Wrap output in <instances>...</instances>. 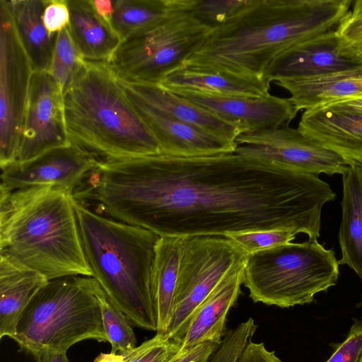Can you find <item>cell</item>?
Listing matches in <instances>:
<instances>
[{
	"mask_svg": "<svg viewBox=\"0 0 362 362\" xmlns=\"http://www.w3.org/2000/svg\"><path fill=\"white\" fill-rule=\"evenodd\" d=\"M85 183L84 199L158 236L286 229L317 240L322 207L336 197L318 175L235 152L100 160Z\"/></svg>",
	"mask_w": 362,
	"mask_h": 362,
	"instance_id": "obj_1",
	"label": "cell"
},
{
	"mask_svg": "<svg viewBox=\"0 0 362 362\" xmlns=\"http://www.w3.org/2000/svg\"><path fill=\"white\" fill-rule=\"evenodd\" d=\"M353 0H250L209 33L184 63L267 78L272 62L305 42L335 31Z\"/></svg>",
	"mask_w": 362,
	"mask_h": 362,
	"instance_id": "obj_2",
	"label": "cell"
},
{
	"mask_svg": "<svg viewBox=\"0 0 362 362\" xmlns=\"http://www.w3.org/2000/svg\"><path fill=\"white\" fill-rule=\"evenodd\" d=\"M0 251L49 281L91 276L70 189L0 187Z\"/></svg>",
	"mask_w": 362,
	"mask_h": 362,
	"instance_id": "obj_3",
	"label": "cell"
},
{
	"mask_svg": "<svg viewBox=\"0 0 362 362\" xmlns=\"http://www.w3.org/2000/svg\"><path fill=\"white\" fill-rule=\"evenodd\" d=\"M63 101L70 143L98 161L161 153L107 64L83 60Z\"/></svg>",
	"mask_w": 362,
	"mask_h": 362,
	"instance_id": "obj_4",
	"label": "cell"
},
{
	"mask_svg": "<svg viewBox=\"0 0 362 362\" xmlns=\"http://www.w3.org/2000/svg\"><path fill=\"white\" fill-rule=\"evenodd\" d=\"M79 234L93 277L132 325L157 331L151 285L158 235L105 217L74 199Z\"/></svg>",
	"mask_w": 362,
	"mask_h": 362,
	"instance_id": "obj_5",
	"label": "cell"
},
{
	"mask_svg": "<svg viewBox=\"0 0 362 362\" xmlns=\"http://www.w3.org/2000/svg\"><path fill=\"white\" fill-rule=\"evenodd\" d=\"M83 276L49 280L36 293L11 337L21 350L66 352L83 340L107 341L100 304Z\"/></svg>",
	"mask_w": 362,
	"mask_h": 362,
	"instance_id": "obj_6",
	"label": "cell"
},
{
	"mask_svg": "<svg viewBox=\"0 0 362 362\" xmlns=\"http://www.w3.org/2000/svg\"><path fill=\"white\" fill-rule=\"evenodd\" d=\"M339 275L334 252L309 240L248 255L243 284L255 303L290 308L311 303L334 286Z\"/></svg>",
	"mask_w": 362,
	"mask_h": 362,
	"instance_id": "obj_7",
	"label": "cell"
},
{
	"mask_svg": "<svg viewBox=\"0 0 362 362\" xmlns=\"http://www.w3.org/2000/svg\"><path fill=\"white\" fill-rule=\"evenodd\" d=\"M211 30L180 13L148 33L122 41L107 65L121 81L158 84L202 45Z\"/></svg>",
	"mask_w": 362,
	"mask_h": 362,
	"instance_id": "obj_8",
	"label": "cell"
},
{
	"mask_svg": "<svg viewBox=\"0 0 362 362\" xmlns=\"http://www.w3.org/2000/svg\"><path fill=\"white\" fill-rule=\"evenodd\" d=\"M247 255L223 236L186 237L165 334L181 344L197 308L230 272L246 262Z\"/></svg>",
	"mask_w": 362,
	"mask_h": 362,
	"instance_id": "obj_9",
	"label": "cell"
},
{
	"mask_svg": "<svg viewBox=\"0 0 362 362\" xmlns=\"http://www.w3.org/2000/svg\"><path fill=\"white\" fill-rule=\"evenodd\" d=\"M34 73L6 0H0V167L16 162Z\"/></svg>",
	"mask_w": 362,
	"mask_h": 362,
	"instance_id": "obj_10",
	"label": "cell"
},
{
	"mask_svg": "<svg viewBox=\"0 0 362 362\" xmlns=\"http://www.w3.org/2000/svg\"><path fill=\"white\" fill-rule=\"evenodd\" d=\"M235 144L239 155L306 174L344 175L356 164L289 124L243 133Z\"/></svg>",
	"mask_w": 362,
	"mask_h": 362,
	"instance_id": "obj_11",
	"label": "cell"
},
{
	"mask_svg": "<svg viewBox=\"0 0 362 362\" xmlns=\"http://www.w3.org/2000/svg\"><path fill=\"white\" fill-rule=\"evenodd\" d=\"M69 144L64 117L63 90L49 71H34L16 162H25Z\"/></svg>",
	"mask_w": 362,
	"mask_h": 362,
	"instance_id": "obj_12",
	"label": "cell"
},
{
	"mask_svg": "<svg viewBox=\"0 0 362 362\" xmlns=\"http://www.w3.org/2000/svg\"><path fill=\"white\" fill-rule=\"evenodd\" d=\"M97 163L95 158L71 144L32 160L1 168V185L10 190L48 185L74 192Z\"/></svg>",
	"mask_w": 362,
	"mask_h": 362,
	"instance_id": "obj_13",
	"label": "cell"
},
{
	"mask_svg": "<svg viewBox=\"0 0 362 362\" xmlns=\"http://www.w3.org/2000/svg\"><path fill=\"white\" fill-rule=\"evenodd\" d=\"M173 93L239 126L244 133L289 124L298 112L289 98L271 94L250 98L185 92Z\"/></svg>",
	"mask_w": 362,
	"mask_h": 362,
	"instance_id": "obj_14",
	"label": "cell"
},
{
	"mask_svg": "<svg viewBox=\"0 0 362 362\" xmlns=\"http://www.w3.org/2000/svg\"><path fill=\"white\" fill-rule=\"evenodd\" d=\"M124 90L139 115L157 139L161 153L191 157L235 152V142L181 122L156 109L132 92Z\"/></svg>",
	"mask_w": 362,
	"mask_h": 362,
	"instance_id": "obj_15",
	"label": "cell"
},
{
	"mask_svg": "<svg viewBox=\"0 0 362 362\" xmlns=\"http://www.w3.org/2000/svg\"><path fill=\"white\" fill-rule=\"evenodd\" d=\"M271 83L267 78L183 63L158 84L173 93L260 98L270 95Z\"/></svg>",
	"mask_w": 362,
	"mask_h": 362,
	"instance_id": "obj_16",
	"label": "cell"
},
{
	"mask_svg": "<svg viewBox=\"0 0 362 362\" xmlns=\"http://www.w3.org/2000/svg\"><path fill=\"white\" fill-rule=\"evenodd\" d=\"M335 31L305 42L280 54L272 62L266 78L271 82L307 78L361 65L340 54Z\"/></svg>",
	"mask_w": 362,
	"mask_h": 362,
	"instance_id": "obj_17",
	"label": "cell"
},
{
	"mask_svg": "<svg viewBox=\"0 0 362 362\" xmlns=\"http://www.w3.org/2000/svg\"><path fill=\"white\" fill-rule=\"evenodd\" d=\"M297 129L362 168V115L330 107L305 110Z\"/></svg>",
	"mask_w": 362,
	"mask_h": 362,
	"instance_id": "obj_18",
	"label": "cell"
},
{
	"mask_svg": "<svg viewBox=\"0 0 362 362\" xmlns=\"http://www.w3.org/2000/svg\"><path fill=\"white\" fill-rule=\"evenodd\" d=\"M245 264L230 272L197 308L191 317L180 351L206 342L221 344L226 335L228 313L241 292Z\"/></svg>",
	"mask_w": 362,
	"mask_h": 362,
	"instance_id": "obj_19",
	"label": "cell"
},
{
	"mask_svg": "<svg viewBox=\"0 0 362 362\" xmlns=\"http://www.w3.org/2000/svg\"><path fill=\"white\" fill-rule=\"evenodd\" d=\"M119 81L124 89L156 109L209 134L235 142L237 137L244 133L239 126L175 95L159 84Z\"/></svg>",
	"mask_w": 362,
	"mask_h": 362,
	"instance_id": "obj_20",
	"label": "cell"
},
{
	"mask_svg": "<svg viewBox=\"0 0 362 362\" xmlns=\"http://www.w3.org/2000/svg\"><path fill=\"white\" fill-rule=\"evenodd\" d=\"M291 95L296 110H309L362 95V64L320 76L274 82Z\"/></svg>",
	"mask_w": 362,
	"mask_h": 362,
	"instance_id": "obj_21",
	"label": "cell"
},
{
	"mask_svg": "<svg viewBox=\"0 0 362 362\" xmlns=\"http://www.w3.org/2000/svg\"><path fill=\"white\" fill-rule=\"evenodd\" d=\"M70 36L83 60L107 64L122 40L95 9L92 0H67Z\"/></svg>",
	"mask_w": 362,
	"mask_h": 362,
	"instance_id": "obj_22",
	"label": "cell"
},
{
	"mask_svg": "<svg viewBox=\"0 0 362 362\" xmlns=\"http://www.w3.org/2000/svg\"><path fill=\"white\" fill-rule=\"evenodd\" d=\"M49 280L10 257L0 256V338L14 334L21 313Z\"/></svg>",
	"mask_w": 362,
	"mask_h": 362,
	"instance_id": "obj_23",
	"label": "cell"
},
{
	"mask_svg": "<svg viewBox=\"0 0 362 362\" xmlns=\"http://www.w3.org/2000/svg\"><path fill=\"white\" fill-rule=\"evenodd\" d=\"M186 237L159 236L154 249L151 285L157 316V333L169 327L173 298Z\"/></svg>",
	"mask_w": 362,
	"mask_h": 362,
	"instance_id": "obj_24",
	"label": "cell"
},
{
	"mask_svg": "<svg viewBox=\"0 0 362 362\" xmlns=\"http://www.w3.org/2000/svg\"><path fill=\"white\" fill-rule=\"evenodd\" d=\"M342 182L339 264L348 265L362 280V168L352 165L342 175Z\"/></svg>",
	"mask_w": 362,
	"mask_h": 362,
	"instance_id": "obj_25",
	"label": "cell"
},
{
	"mask_svg": "<svg viewBox=\"0 0 362 362\" xmlns=\"http://www.w3.org/2000/svg\"><path fill=\"white\" fill-rule=\"evenodd\" d=\"M16 31L34 71H49L57 33H49L42 16L46 0H6Z\"/></svg>",
	"mask_w": 362,
	"mask_h": 362,
	"instance_id": "obj_26",
	"label": "cell"
},
{
	"mask_svg": "<svg viewBox=\"0 0 362 362\" xmlns=\"http://www.w3.org/2000/svg\"><path fill=\"white\" fill-rule=\"evenodd\" d=\"M180 13L177 0H114L110 24L122 42L148 33Z\"/></svg>",
	"mask_w": 362,
	"mask_h": 362,
	"instance_id": "obj_27",
	"label": "cell"
},
{
	"mask_svg": "<svg viewBox=\"0 0 362 362\" xmlns=\"http://www.w3.org/2000/svg\"><path fill=\"white\" fill-rule=\"evenodd\" d=\"M83 278L100 304L107 341L112 346L111 352L123 354L135 348L136 339L129 319L110 300L96 279L91 276Z\"/></svg>",
	"mask_w": 362,
	"mask_h": 362,
	"instance_id": "obj_28",
	"label": "cell"
},
{
	"mask_svg": "<svg viewBox=\"0 0 362 362\" xmlns=\"http://www.w3.org/2000/svg\"><path fill=\"white\" fill-rule=\"evenodd\" d=\"M246 0H177L179 10L213 30L248 4Z\"/></svg>",
	"mask_w": 362,
	"mask_h": 362,
	"instance_id": "obj_29",
	"label": "cell"
},
{
	"mask_svg": "<svg viewBox=\"0 0 362 362\" xmlns=\"http://www.w3.org/2000/svg\"><path fill=\"white\" fill-rule=\"evenodd\" d=\"M83 58L74 45L67 27L57 33L49 71L63 90L71 82Z\"/></svg>",
	"mask_w": 362,
	"mask_h": 362,
	"instance_id": "obj_30",
	"label": "cell"
},
{
	"mask_svg": "<svg viewBox=\"0 0 362 362\" xmlns=\"http://www.w3.org/2000/svg\"><path fill=\"white\" fill-rule=\"evenodd\" d=\"M340 54L362 64V0L352 1L346 16L335 31Z\"/></svg>",
	"mask_w": 362,
	"mask_h": 362,
	"instance_id": "obj_31",
	"label": "cell"
},
{
	"mask_svg": "<svg viewBox=\"0 0 362 362\" xmlns=\"http://www.w3.org/2000/svg\"><path fill=\"white\" fill-rule=\"evenodd\" d=\"M296 235L290 230L270 229L238 233L226 238L250 255L291 243Z\"/></svg>",
	"mask_w": 362,
	"mask_h": 362,
	"instance_id": "obj_32",
	"label": "cell"
},
{
	"mask_svg": "<svg viewBox=\"0 0 362 362\" xmlns=\"http://www.w3.org/2000/svg\"><path fill=\"white\" fill-rule=\"evenodd\" d=\"M181 349V344L168 335L156 333L151 339L122 354L125 362H168Z\"/></svg>",
	"mask_w": 362,
	"mask_h": 362,
	"instance_id": "obj_33",
	"label": "cell"
},
{
	"mask_svg": "<svg viewBox=\"0 0 362 362\" xmlns=\"http://www.w3.org/2000/svg\"><path fill=\"white\" fill-rule=\"evenodd\" d=\"M257 328L254 319L250 317L228 332L208 362H237Z\"/></svg>",
	"mask_w": 362,
	"mask_h": 362,
	"instance_id": "obj_34",
	"label": "cell"
},
{
	"mask_svg": "<svg viewBox=\"0 0 362 362\" xmlns=\"http://www.w3.org/2000/svg\"><path fill=\"white\" fill-rule=\"evenodd\" d=\"M326 362H362V322L356 321L349 334Z\"/></svg>",
	"mask_w": 362,
	"mask_h": 362,
	"instance_id": "obj_35",
	"label": "cell"
},
{
	"mask_svg": "<svg viewBox=\"0 0 362 362\" xmlns=\"http://www.w3.org/2000/svg\"><path fill=\"white\" fill-rule=\"evenodd\" d=\"M42 20L49 33H58L70 22L67 0H46Z\"/></svg>",
	"mask_w": 362,
	"mask_h": 362,
	"instance_id": "obj_36",
	"label": "cell"
},
{
	"mask_svg": "<svg viewBox=\"0 0 362 362\" xmlns=\"http://www.w3.org/2000/svg\"><path fill=\"white\" fill-rule=\"evenodd\" d=\"M220 345L206 342L189 349L180 351L168 362H208Z\"/></svg>",
	"mask_w": 362,
	"mask_h": 362,
	"instance_id": "obj_37",
	"label": "cell"
},
{
	"mask_svg": "<svg viewBox=\"0 0 362 362\" xmlns=\"http://www.w3.org/2000/svg\"><path fill=\"white\" fill-rule=\"evenodd\" d=\"M237 362H282L274 351H269L264 344L250 341Z\"/></svg>",
	"mask_w": 362,
	"mask_h": 362,
	"instance_id": "obj_38",
	"label": "cell"
},
{
	"mask_svg": "<svg viewBox=\"0 0 362 362\" xmlns=\"http://www.w3.org/2000/svg\"><path fill=\"white\" fill-rule=\"evenodd\" d=\"M324 107H330L342 111L362 115V95L358 98L337 102Z\"/></svg>",
	"mask_w": 362,
	"mask_h": 362,
	"instance_id": "obj_39",
	"label": "cell"
},
{
	"mask_svg": "<svg viewBox=\"0 0 362 362\" xmlns=\"http://www.w3.org/2000/svg\"><path fill=\"white\" fill-rule=\"evenodd\" d=\"M33 356L35 362H70L64 351H43Z\"/></svg>",
	"mask_w": 362,
	"mask_h": 362,
	"instance_id": "obj_40",
	"label": "cell"
},
{
	"mask_svg": "<svg viewBox=\"0 0 362 362\" xmlns=\"http://www.w3.org/2000/svg\"><path fill=\"white\" fill-rule=\"evenodd\" d=\"M92 3L97 13L110 23L111 18L114 12V1L92 0Z\"/></svg>",
	"mask_w": 362,
	"mask_h": 362,
	"instance_id": "obj_41",
	"label": "cell"
},
{
	"mask_svg": "<svg viewBox=\"0 0 362 362\" xmlns=\"http://www.w3.org/2000/svg\"><path fill=\"white\" fill-rule=\"evenodd\" d=\"M93 362H125L124 356L120 354H100Z\"/></svg>",
	"mask_w": 362,
	"mask_h": 362,
	"instance_id": "obj_42",
	"label": "cell"
},
{
	"mask_svg": "<svg viewBox=\"0 0 362 362\" xmlns=\"http://www.w3.org/2000/svg\"><path fill=\"white\" fill-rule=\"evenodd\" d=\"M361 305H362V300H361Z\"/></svg>",
	"mask_w": 362,
	"mask_h": 362,
	"instance_id": "obj_43",
	"label": "cell"
}]
</instances>
